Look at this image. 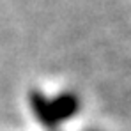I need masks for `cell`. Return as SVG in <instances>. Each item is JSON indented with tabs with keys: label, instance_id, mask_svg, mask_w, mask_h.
Instances as JSON below:
<instances>
[{
	"label": "cell",
	"instance_id": "obj_2",
	"mask_svg": "<svg viewBox=\"0 0 131 131\" xmlns=\"http://www.w3.org/2000/svg\"><path fill=\"white\" fill-rule=\"evenodd\" d=\"M50 105H51V110H53V115L55 119L60 122H66L69 119H73L80 108H82V103H80V97L71 92V90H64L53 97H50Z\"/></svg>",
	"mask_w": 131,
	"mask_h": 131
},
{
	"label": "cell",
	"instance_id": "obj_1",
	"mask_svg": "<svg viewBox=\"0 0 131 131\" xmlns=\"http://www.w3.org/2000/svg\"><path fill=\"white\" fill-rule=\"evenodd\" d=\"M28 105H30V110H32L34 117L48 131H55L60 126L59 121L53 115V110H51V105H50V97L46 94H43L41 90H30V94H28Z\"/></svg>",
	"mask_w": 131,
	"mask_h": 131
},
{
	"label": "cell",
	"instance_id": "obj_3",
	"mask_svg": "<svg viewBox=\"0 0 131 131\" xmlns=\"http://www.w3.org/2000/svg\"><path fill=\"white\" fill-rule=\"evenodd\" d=\"M87 131H94V129H87Z\"/></svg>",
	"mask_w": 131,
	"mask_h": 131
}]
</instances>
